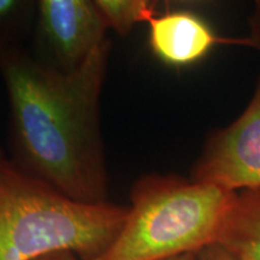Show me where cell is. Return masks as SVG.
Wrapping results in <instances>:
<instances>
[{"label": "cell", "mask_w": 260, "mask_h": 260, "mask_svg": "<svg viewBox=\"0 0 260 260\" xmlns=\"http://www.w3.org/2000/svg\"><path fill=\"white\" fill-rule=\"evenodd\" d=\"M111 42L106 39L76 70L64 73L24 46L0 53L10 105V161L74 201H107L100 98Z\"/></svg>", "instance_id": "6da1fadb"}, {"label": "cell", "mask_w": 260, "mask_h": 260, "mask_svg": "<svg viewBox=\"0 0 260 260\" xmlns=\"http://www.w3.org/2000/svg\"><path fill=\"white\" fill-rule=\"evenodd\" d=\"M126 214L125 206L71 200L9 158L0 165V260H35L59 251L92 260L113 242Z\"/></svg>", "instance_id": "7a4b0ae2"}, {"label": "cell", "mask_w": 260, "mask_h": 260, "mask_svg": "<svg viewBox=\"0 0 260 260\" xmlns=\"http://www.w3.org/2000/svg\"><path fill=\"white\" fill-rule=\"evenodd\" d=\"M236 191L164 175L139 178L121 232L92 260H165L218 245Z\"/></svg>", "instance_id": "3957f363"}, {"label": "cell", "mask_w": 260, "mask_h": 260, "mask_svg": "<svg viewBox=\"0 0 260 260\" xmlns=\"http://www.w3.org/2000/svg\"><path fill=\"white\" fill-rule=\"evenodd\" d=\"M190 180L236 193L260 189V80L239 118L211 133Z\"/></svg>", "instance_id": "277c9868"}, {"label": "cell", "mask_w": 260, "mask_h": 260, "mask_svg": "<svg viewBox=\"0 0 260 260\" xmlns=\"http://www.w3.org/2000/svg\"><path fill=\"white\" fill-rule=\"evenodd\" d=\"M107 29L94 0L38 2L37 30L46 52L41 60L64 73L84 63L106 40Z\"/></svg>", "instance_id": "5b68a950"}, {"label": "cell", "mask_w": 260, "mask_h": 260, "mask_svg": "<svg viewBox=\"0 0 260 260\" xmlns=\"http://www.w3.org/2000/svg\"><path fill=\"white\" fill-rule=\"evenodd\" d=\"M149 47L161 63L186 68L223 45L251 47L248 38L220 37L203 17L187 10H167L148 21Z\"/></svg>", "instance_id": "8992f818"}, {"label": "cell", "mask_w": 260, "mask_h": 260, "mask_svg": "<svg viewBox=\"0 0 260 260\" xmlns=\"http://www.w3.org/2000/svg\"><path fill=\"white\" fill-rule=\"evenodd\" d=\"M218 245L240 260H260V189L237 193Z\"/></svg>", "instance_id": "52a82bcc"}, {"label": "cell", "mask_w": 260, "mask_h": 260, "mask_svg": "<svg viewBox=\"0 0 260 260\" xmlns=\"http://www.w3.org/2000/svg\"><path fill=\"white\" fill-rule=\"evenodd\" d=\"M38 3L0 0V53L23 46V40L37 19Z\"/></svg>", "instance_id": "ba28073f"}, {"label": "cell", "mask_w": 260, "mask_h": 260, "mask_svg": "<svg viewBox=\"0 0 260 260\" xmlns=\"http://www.w3.org/2000/svg\"><path fill=\"white\" fill-rule=\"evenodd\" d=\"M107 28L125 37L136 24L154 17L157 4L149 0H94Z\"/></svg>", "instance_id": "9c48e42d"}, {"label": "cell", "mask_w": 260, "mask_h": 260, "mask_svg": "<svg viewBox=\"0 0 260 260\" xmlns=\"http://www.w3.org/2000/svg\"><path fill=\"white\" fill-rule=\"evenodd\" d=\"M249 37L248 40L251 42V48L259 51L260 53V0L255 3L252 14L248 18Z\"/></svg>", "instance_id": "30bf717a"}, {"label": "cell", "mask_w": 260, "mask_h": 260, "mask_svg": "<svg viewBox=\"0 0 260 260\" xmlns=\"http://www.w3.org/2000/svg\"><path fill=\"white\" fill-rule=\"evenodd\" d=\"M197 260H240L220 245H212L197 253Z\"/></svg>", "instance_id": "8fae6325"}, {"label": "cell", "mask_w": 260, "mask_h": 260, "mask_svg": "<svg viewBox=\"0 0 260 260\" xmlns=\"http://www.w3.org/2000/svg\"><path fill=\"white\" fill-rule=\"evenodd\" d=\"M35 260H80V258L73 252L59 251V252L48 253V254L42 255L40 258Z\"/></svg>", "instance_id": "7c38bea8"}, {"label": "cell", "mask_w": 260, "mask_h": 260, "mask_svg": "<svg viewBox=\"0 0 260 260\" xmlns=\"http://www.w3.org/2000/svg\"><path fill=\"white\" fill-rule=\"evenodd\" d=\"M165 260H197V254H183V255L174 256V258H169Z\"/></svg>", "instance_id": "4fadbf2b"}, {"label": "cell", "mask_w": 260, "mask_h": 260, "mask_svg": "<svg viewBox=\"0 0 260 260\" xmlns=\"http://www.w3.org/2000/svg\"><path fill=\"white\" fill-rule=\"evenodd\" d=\"M6 159H8V158H6L5 152L3 151V148H2V147H0V165H2L3 162H4V161L6 160Z\"/></svg>", "instance_id": "5bb4252c"}]
</instances>
